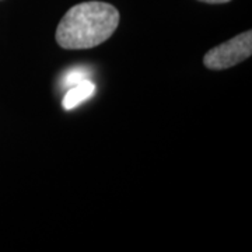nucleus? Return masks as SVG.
I'll use <instances>...</instances> for the list:
<instances>
[{
	"label": "nucleus",
	"instance_id": "4",
	"mask_svg": "<svg viewBox=\"0 0 252 252\" xmlns=\"http://www.w3.org/2000/svg\"><path fill=\"white\" fill-rule=\"evenodd\" d=\"M89 80V72L83 67H79V69H73L70 72L66 74L64 80H63V84L64 86H69V87H73L76 84H79L80 81Z\"/></svg>",
	"mask_w": 252,
	"mask_h": 252
},
{
	"label": "nucleus",
	"instance_id": "5",
	"mask_svg": "<svg viewBox=\"0 0 252 252\" xmlns=\"http://www.w3.org/2000/svg\"><path fill=\"white\" fill-rule=\"evenodd\" d=\"M199 1H203V3H212V4H221V3H228L231 0H199Z\"/></svg>",
	"mask_w": 252,
	"mask_h": 252
},
{
	"label": "nucleus",
	"instance_id": "3",
	"mask_svg": "<svg viewBox=\"0 0 252 252\" xmlns=\"http://www.w3.org/2000/svg\"><path fill=\"white\" fill-rule=\"evenodd\" d=\"M95 91V84L91 83L90 80L80 81L79 84L73 86L70 90L64 94L62 101L63 108L70 111L76 108L77 105H80L81 102H84L86 99H89Z\"/></svg>",
	"mask_w": 252,
	"mask_h": 252
},
{
	"label": "nucleus",
	"instance_id": "2",
	"mask_svg": "<svg viewBox=\"0 0 252 252\" xmlns=\"http://www.w3.org/2000/svg\"><path fill=\"white\" fill-rule=\"evenodd\" d=\"M251 54L252 31H245L210 49L203 58V64L210 70H224L247 61Z\"/></svg>",
	"mask_w": 252,
	"mask_h": 252
},
{
	"label": "nucleus",
	"instance_id": "1",
	"mask_svg": "<svg viewBox=\"0 0 252 252\" xmlns=\"http://www.w3.org/2000/svg\"><path fill=\"white\" fill-rule=\"evenodd\" d=\"M119 11L109 3L84 1L73 6L56 28V42L64 49H90L109 39L119 26Z\"/></svg>",
	"mask_w": 252,
	"mask_h": 252
}]
</instances>
